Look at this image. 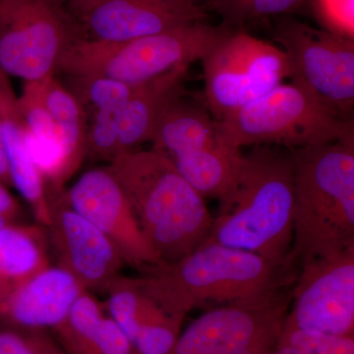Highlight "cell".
I'll use <instances>...</instances> for the list:
<instances>
[{"label": "cell", "mask_w": 354, "mask_h": 354, "mask_svg": "<svg viewBox=\"0 0 354 354\" xmlns=\"http://www.w3.org/2000/svg\"><path fill=\"white\" fill-rule=\"evenodd\" d=\"M283 325L354 337V246L298 267Z\"/></svg>", "instance_id": "8fae6325"}, {"label": "cell", "mask_w": 354, "mask_h": 354, "mask_svg": "<svg viewBox=\"0 0 354 354\" xmlns=\"http://www.w3.org/2000/svg\"><path fill=\"white\" fill-rule=\"evenodd\" d=\"M218 139L225 145H271L286 149L353 141V121L328 111L304 88L281 83L221 120Z\"/></svg>", "instance_id": "8992f818"}, {"label": "cell", "mask_w": 354, "mask_h": 354, "mask_svg": "<svg viewBox=\"0 0 354 354\" xmlns=\"http://www.w3.org/2000/svg\"><path fill=\"white\" fill-rule=\"evenodd\" d=\"M83 291L66 270L48 265L0 300V330L55 329Z\"/></svg>", "instance_id": "9a60e30c"}, {"label": "cell", "mask_w": 354, "mask_h": 354, "mask_svg": "<svg viewBox=\"0 0 354 354\" xmlns=\"http://www.w3.org/2000/svg\"><path fill=\"white\" fill-rule=\"evenodd\" d=\"M297 269L257 254L206 241L172 263H160L138 277L143 290L171 316L183 321L192 310L274 295L292 286Z\"/></svg>", "instance_id": "7a4b0ae2"}, {"label": "cell", "mask_w": 354, "mask_h": 354, "mask_svg": "<svg viewBox=\"0 0 354 354\" xmlns=\"http://www.w3.org/2000/svg\"><path fill=\"white\" fill-rule=\"evenodd\" d=\"M0 215L6 216L9 221L17 223L21 216L19 203L7 190L6 186L0 183Z\"/></svg>", "instance_id": "1f68e13d"}, {"label": "cell", "mask_w": 354, "mask_h": 354, "mask_svg": "<svg viewBox=\"0 0 354 354\" xmlns=\"http://www.w3.org/2000/svg\"><path fill=\"white\" fill-rule=\"evenodd\" d=\"M201 62L205 97L215 120H223L290 76L288 57L279 46L234 29Z\"/></svg>", "instance_id": "ba28073f"}, {"label": "cell", "mask_w": 354, "mask_h": 354, "mask_svg": "<svg viewBox=\"0 0 354 354\" xmlns=\"http://www.w3.org/2000/svg\"><path fill=\"white\" fill-rule=\"evenodd\" d=\"M272 37L288 57L291 82L337 118L353 121V39L290 16L279 18Z\"/></svg>", "instance_id": "52a82bcc"}, {"label": "cell", "mask_w": 354, "mask_h": 354, "mask_svg": "<svg viewBox=\"0 0 354 354\" xmlns=\"http://www.w3.org/2000/svg\"><path fill=\"white\" fill-rule=\"evenodd\" d=\"M206 10L193 0H101L81 17L91 38L124 43L205 22Z\"/></svg>", "instance_id": "5bb4252c"}, {"label": "cell", "mask_w": 354, "mask_h": 354, "mask_svg": "<svg viewBox=\"0 0 354 354\" xmlns=\"http://www.w3.org/2000/svg\"><path fill=\"white\" fill-rule=\"evenodd\" d=\"M230 30L197 22L124 43L79 38L65 51L57 70L74 79L106 77L138 86L202 60Z\"/></svg>", "instance_id": "5b68a950"}, {"label": "cell", "mask_w": 354, "mask_h": 354, "mask_svg": "<svg viewBox=\"0 0 354 354\" xmlns=\"http://www.w3.org/2000/svg\"><path fill=\"white\" fill-rule=\"evenodd\" d=\"M108 169L162 263L176 262L207 241L214 216L205 198L164 152L129 151L111 160Z\"/></svg>", "instance_id": "3957f363"}, {"label": "cell", "mask_w": 354, "mask_h": 354, "mask_svg": "<svg viewBox=\"0 0 354 354\" xmlns=\"http://www.w3.org/2000/svg\"><path fill=\"white\" fill-rule=\"evenodd\" d=\"M48 265L46 235L39 227H0V300Z\"/></svg>", "instance_id": "ffe728a7"}, {"label": "cell", "mask_w": 354, "mask_h": 354, "mask_svg": "<svg viewBox=\"0 0 354 354\" xmlns=\"http://www.w3.org/2000/svg\"><path fill=\"white\" fill-rule=\"evenodd\" d=\"M31 344L32 354H68L48 334V330H36L25 334Z\"/></svg>", "instance_id": "4dcf8cb0"}, {"label": "cell", "mask_w": 354, "mask_h": 354, "mask_svg": "<svg viewBox=\"0 0 354 354\" xmlns=\"http://www.w3.org/2000/svg\"><path fill=\"white\" fill-rule=\"evenodd\" d=\"M104 317V305L90 291L85 290L53 332L65 353L84 354L97 335Z\"/></svg>", "instance_id": "603a6c76"}, {"label": "cell", "mask_w": 354, "mask_h": 354, "mask_svg": "<svg viewBox=\"0 0 354 354\" xmlns=\"http://www.w3.org/2000/svg\"><path fill=\"white\" fill-rule=\"evenodd\" d=\"M291 288L209 309L180 333L172 354H271L288 314Z\"/></svg>", "instance_id": "30bf717a"}, {"label": "cell", "mask_w": 354, "mask_h": 354, "mask_svg": "<svg viewBox=\"0 0 354 354\" xmlns=\"http://www.w3.org/2000/svg\"><path fill=\"white\" fill-rule=\"evenodd\" d=\"M305 0H209L208 7L223 18V25L245 24L297 10Z\"/></svg>", "instance_id": "d4e9b609"}, {"label": "cell", "mask_w": 354, "mask_h": 354, "mask_svg": "<svg viewBox=\"0 0 354 354\" xmlns=\"http://www.w3.org/2000/svg\"><path fill=\"white\" fill-rule=\"evenodd\" d=\"M44 101L59 128L70 171L73 174L86 157L88 127L82 102L58 82L55 75L44 79Z\"/></svg>", "instance_id": "7402d4cb"}, {"label": "cell", "mask_w": 354, "mask_h": 354, "mask_svg": "<svg viewBox=\"0 0 354 354\" xmlns=\"http://www.w3.org/2000/svg\"><path fill=\"white\" fill-rule=\"evenodd\" d=\"M216 120L208 111L177 95L164 109L151 143L171 160L216 145Z\"/></svg>", "instance_id": "d6986e66"}, {"label": "cell", "mask_w": 354, "mask_h": 354, "mask_svg": "<svg viewBox=\"0 0 354 354\" xmlns=\"http://www.w3.org/2000/svg\"><path fill=\"white\" fill-rule=\"evenodd\" d=\"M46 228L58 266L77 279L84 290L106 291L125 265L115 245L101 230L76 213L64 196L51 198Z\"/></svg>", "instance_id": "4fadbf2b"}, {"label": "cell", "mask_w": 354, "mask_h": 354, "mask_svg": "<svg viewBox=\"0 0 354 354\" xmlns=\"http://www.w3.org/2000/svg\"><path fill=\"white\" fill-rule=\"evenodd\" d=\"M79 39L60 0H0V68L24 82L55 75Z\"/></svg>", "instance_id": "9c48e42d"}, {"label": "cell", "mask_w": 354, "mask_h": 354, "mask_svg": "<svg viewBox=\"0 0 354 354\" xmlns=\"http://www.w3.org/2000/svg\"><path fill=\"white\" fill-rule=\"evenodd\" d=\"M188 67H177L135 88L118 118V156L152 141L165 106L183 93Z\"/></svg>", "instance_id": "e0dca14e"}, {"label": "cell", "mask_w": 354, "mask_h": 354, "mask_svg": "<svg viewBox=\"0 0 354 354\" xmlns=\"http://www.w3.org/2000/svg\"><path fill=\"white\" fill-rule=\"evenodd\" d=\"M14 221H9L8 218H6V216L0 215V227H6V225H13Z\"/></svg>", "instance_id": "e575fe53"}, {"label": "cell", "mask_w": 354, "mask_h": 354, "mask_svg": "<svg viewBox=\"0 0 354 354\" xmlns=\"http://www.w3.org/2000/svg\"><path fill=\"white\" fill-rule=\"evenodd\" d=\"M44 79L25 82L22 94L17 97L18 111L25 127L32 135L62 144L59 128L44 101Z\"/></svg>", "instance_id": "484cf974"}, {"label": "cell", "mask_w": 354, "mask_h": 354, "mask_svg": "<svg viewBox=\"0 0 354 354\" xmlns=\"http://www.w3.org/2000/svg\"><path fill=\"white\" fill-rule=\"evenodd\" d=\"M0 183L6 186L10 185L11 184L8 165H7L6 149H4L3 141H2L1 129H0Z\"/></svg>", "instance_id": "d6a6232c"}, {"label": "cell", "mask_w": 354, "mask_h": 354, "mask_svg": "<svg viewBox=\"0 0 354 354\" xmlns=\"http://www.w3.org/2000/svg\"><path fill=\"white\" fill-rule=\"evenodd\" d=\"M0 129L11 184L30 205L37 221L46 227L50 220V199L46 181L26 149V127L17 102H0Z\"/></svg>", "instance_id": "ac0fdd59"}, {"label": "cell", "mask_w": 354, "mask_h": 354, "mask_svg": "<svg viewBox=\"0 0 354 354\" xmlns=\"http://www.w3.org/2000/svg\"><path fill=\"white\" fill-rule=\"evenodd\" d=\"M218 204L207 241L297 269L291 259L295 183L290 149L253 146L242 153L234 185Z\"/></svg>", "instance_id": "6da1fadb"}, {"label": "cell", "mask_w": 354, "mask_h": 354, "mask_svg": "<svg viewBox=\"0 0 354 354\" xmlns=\"http://www.w3.org/2000/svg\"><path fill=\"white\" fill-rule=\"evenodd\" d=\"M295 183L291 259L300 265L354 246V142L290 149Z\"/></svg>", "instance_id": "277c9868"}, {"label": "cell", "mask_w": 354, "mask_h": 354, "mask_svg": "<svg viewBox=\"0 0 354 354\" xmlns=\"http://www.w3.org/2000/svg\"><path fill=\"white\" fill-rule=\"evenodd\" d=\"M271 354H354V337L321 334L283 325Z\"/></svg>", "instance_id": "cb8c5ba5"}, {"label": "cell", "mask_w": 354, "mask_h": 354, "mask_svg": "<svg viewBox=\"0 0 354 354\" xmlns=\"http://www.w3.org/2000/svg\"><path fill=\"white\" fill-rule=\"evenodd\" d=\"M0 354H32V351L25 335L0 330Z\"/></svg>", "instance_id": "f546056e"}, {"label": "cell", "mask_w": 354, "mask_h": 354, "mask_svg": "<svg viewBox=\"0 0 354 354\" xmlns=\"http://www.w3.org/2000/svg\"><path fill=\"white\" fill-rule=\"evenodd\" d=\"M64 198L76 213L109 237L125 265L141 272L162 263L142 232L124 192L108 167L84 172Z\"/></svg>", "instance_id": "7c38bea8"}, {"label": "cell", "mask_w": 354, "mask_h": 354, "mask_svg": "<svg viewBox=\"0 0 354 354\" xmlns=\"http://www.w3.org/2000/svg\"><path fill=\"white\" fill-rule=\"evenodd\" d=\"M75 80L83 101L88 102L95 111L122 109L137 87L106 77H88Z\"/></svg>", "instance_id": "4316f807"}, {"label": "cell", "mask_w": 354, "mask_h": 354, "mask_svg": "<svg viewBox=\"0 0 354 354\" xmlns=\"http://www.w3.org/2000/svg\"><path fill=\"white\" fill-rule=\"evenodd\" d=\"M109 317L127 335L134 354H172L183 321L171 316L142 288L120 276L104 291Z\"/></svg>", "instance_id": "2e32d148"}, {"label": "cell", "mask_w": 354, "mask_h": 354, "mask_svg": "<svg viewBox=\"0 0 354 354\" xmlns=\"http://www.w3.org/2000/svg\"><path fill=\"white\" fill-rule=\"evenodd\" d=\"M242 153L241 150L225 145L220 140L216 145L171 160L202 197L220 202L234 185Z\"/></svg>", "instance_id": "44dd1931"}, {"label": "cell", "mask_w": 354, "mask_h": 354, "mask_svg": "<svg viewBox=\"0 0 354 354\" xmlns=\"http://www.w3.org/2000/svg\"><path fill=\"white\" fill-rule=\"evenodd\" d=\"M84 354L134 353L127 335L109 316H106L94 339Z\"/></svg>", "instance_id": "f1b7e54d"}, {"label": "cell", "mask_w": 354, "mask_h": 354, "mask_svg": "<svg viewBox=\"0 0 354 354\" xmlns=\"http://www.w3.org/2000/svg\"><path fill=\"white\" fill-rule=\"evenodd\" d=\"M121 109L95 111L92 124L87 129L86 156L109 162L118 156V118Z\"/></svg>", "instance_id": "83f0119b"}, {"label": "cell", "mask_w": 354, "mask_h": 354, "mask_svg": "<svg viewBox=\"0 0 354 354\" xmlns=\"http://www.w3.org/2000/svg\"><path fill=\"white\" fill-rule=\"evenodd\" d=\"M70 7L73 9L80 17L93 8L95 4L99 3L101 0H67Z\"/></svg>", "instance_id": "836d02e7"}]
</instances>
